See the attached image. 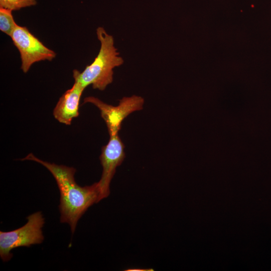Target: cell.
Segmentation results:
<instances>
[{
	"label": "cell",
	"mask_w": 271,
	"mask_h": 271,
	"mask_svg": "<svg viewBox=\"0 0 271 271\" xmlns=\"http://www.w3.org/2000/svg\"><path fill=\"white\" fill-rule=\"evenodd\" d=\"M124 146L118 134L110 136L107 145L102 148L99 157L102 167L100 180L97 182L99 193V202L108 196L109 186L115 173L125 158Z\"/></svg>",
	"instance_id": "8992f818"
},
{
	"label": "cell",
	"mask_w": 271,
	"mask_h": 271,
	"mask_svg": "<svg viewBox=\"0 0 271 271\" xmlns=\"http://www.w3.org/2000/svg\"><path fill=\"white\" fill-rule=\"evenodd\" d=\"M20 54L21 68L27 73L32 65L42 61H52L56 53L44 45L25 27L18 25L10 36Z\"/></svg>",
	"instance_id": "277c9868"
},
{
	"label": "cell",
	"mask_w": 271,
	"mask_h": 271,
	"mask_svg": "<svg viewBox=\"0 0 271 271\" xmlns=\"http://www.w3.org/2000/svg\"><path fill=\"white\" fill-rule=\"evenodd\" d=\"M23 226L10 231H0V257L3 261H9L13 256L12 249L22 246L30 247L40 244L44 240L42 228L45 219L41 212L27 217Z\"/></svg>",
	"instance_id": "3957f363"
},
{
	"label": "cell",
	"mask_w": 271,
	"mask_h": 271,
	"mask_svg": "<svg viewBox=\"0 0 271 271\" xmlns=\"http://www.w3.org/2000/svg\"><path fill=\"white\" fill-rule=\"evenodd\" d=\"M12 12L11 10L0 8V30L10 37L17 26Z\"/></svg>",
	"instance_id": "ba28073f"
},
{
	"label": "cell",
	"mask_w": 271,
	"mask_h": 271,
	"mask_svg": "<svg viewBox=\"0 0 271 271\" xmlns=\"http://www.w3.org/2000/svg\"><path fill=\"white\" fill-rule=\"evenodd\" d=\"M96 35L100 43L97 56L82 72L74 70L73 76L74 82L84 88L91 85L93 88L102 91L112 83L113 69L121 65L123 60L114 46L112 36L101 27L96 29Z\"/></svg>",
	"instance_id": "7a4b0ae2"
},
{
	"label": "cell",
	"mask_w": 271,
	"mask_h": 271,
	"mask_svg": "<svg viewBox=\"0 0 271 271\" xmlns=\"http://www.w3.org/2000/svg\"><path fill=\"white\" fill-rule=\"evenodd\" d=\"M83 103H91L100 110L110 136L118 134L122 121L129 114L143 109L144 99L140 96L133 95L123 97L118 105L113 106L96 97L88 96L84 99Z\"/></svg>",
	"instance_id": "5b68a950"
},
{
	"label": "cell",
	"mask_w": 271,
	"mask_h": 271,
	"mask_svg": "<svg viewBox=\"0 0 271 271\" xmlns=\"http://www.w3.org/2000/svg\"><path fill=\"white\" fill-rule=\"evenodd\" d=\"M21 160L37 162L47 169L57 184L60 193V222L67 223L74 233L79 219L94 203L99 202L97 183L90 186H80L75 180L76 169L42 160L32 153Z\"/></svg>",
	"instance_id": "6da1fadb"
},
{
	"label": "cell",
	"mask_w": 271,
	"mask_h": 271,
	"mask_svg": "<svg viewBox=\"0 0 271 271\" xmlns=\"http://www.w3.org/2000/svg\"><path fill=\"white\" fill-rule=\"evenodd\" d=\"M84 89L74 82L72 87L63 93L53 110L56 119L60 123L71 124L72 119L79 115V102Z\"/></svg>",
	"instance_id": "52a82bcc"
},
{
	"label": "cell",
	"mask_w": 271,
	"mask_h": 271,
	"mask_svg": "<svg viewBox=\"0 0 271 271\" xmlns=\"http://www.w3.org/2000/svg\"><path fill=\"white\" fill-rule=\"evenodd\" d=\"M36 4V0H0V8L9 9L13 11L34 6Z\"/></svg>",
	"instance_id": "9c48e42d"
},
{
	"label": "cell",
	"mask_w": 271,
	"mask_h": 271,
	"mask_svg": "<svg viewBox=\"0 0 271 271\" xmlns=\"http://www.w3.org/2000/svg\"><path fill=\"white\" fill-rule=\"evenodd\" d=\"M125 270L127 271H151V270H154L153 269H152V268L148 269H141V268H129L128 269H126Z\"/></svg>",
	"instance_id": "30bf717a"
}]
</instances>
